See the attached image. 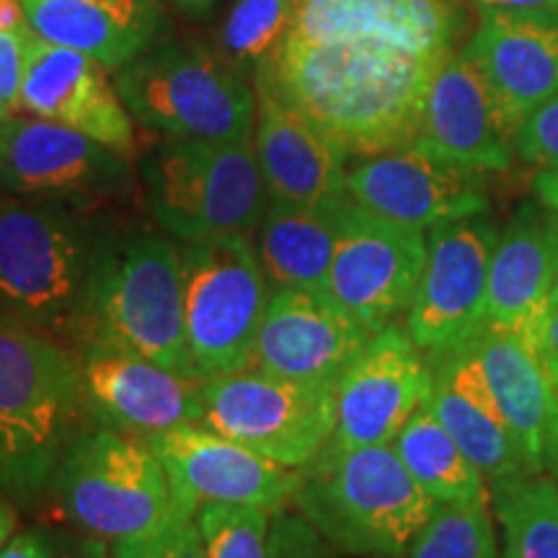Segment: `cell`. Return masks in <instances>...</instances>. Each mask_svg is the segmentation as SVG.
I'll return each mask as SVG.
<instances>
[{
    "instance_id": "1",
    "label": "cell",
    "mask_w": 558,
    "mask_h": 558,
    "mask_svg": "<svg viewBox=\"0 0 558 558\" xmlns=\"http://www.w3.org/2000/svg\"><path fill=\"white\" fill-rule=\"evenodd\" d=\"M439 65L442 60L383 41H305L288 34L254 73L256 90L303 114L347 158H369L416 143Z\"/></svg>"
},
{
    "instance_id": "2",
    "label": "cell",
    "mask_w": 558,
    "mask_h": 558,
    "mask_svg": "<svg viewBox=\"0 0 558 558\" xmlns=\"http://www.w3.org/2000/svg\"><path fill=\"white\" fill-rule=\"evenodd\" d=\"M109 226L88 207L0 199V320L83 347Z\"/></svg>"
},
{
    "instance_id": "3",
    "label": "cell",
    "mask_w": 558,
    "mask_h": 558,
    "mask_svg": "<svg viewBox=\"0 0 558 558\" xmlns=\"http://www.w3.org/2000/svg\"><path fill=\"white\" fill-rule=\"evenodd\" d=\"M86 409L81 360L62 341L0 320V492L32 507L52 484Z\"/></svg>"
},
{
    "instance_id": "4",
    "label": "cell",
    "mask_w": 558,
    "mask_h": 558,
    "mask_svg": "<svg viewBox=\"0 0 558 558\" xmlns=\"http://www.w3.org/2000/svg\"><path fill=\"white\" fill-rule=\"evenodd\" d=\"M292 505L347 556L407 558L437 501L416 484L390 445L329 442L305 465Z\"/></svg>"
},
{
    "instance_id": "5",
    "label": "cell",
    "mask_w": 558,
    "mask_h": 558,
    "mask_svg": "<svg viewBox=\"0 0 558 558\" xmlns=\"http://www.w3.org/2000/svg\"><path fill=\"white\" fill-rule=\"evenodd\" d=\"M88 339L114 341L192 378L184 344V264L177 239L111 222L90 288Z\"/></svg>"
},
{
    "instance_id": "6",
    "label": "cell",
    "mask_w": 558,
    "mask_h": 558,
    "mask_svg": "<svg viewBox=\"0 0 558 558\" xmlns=\"http://www.w3.org/2000/svg\"><path fill=\"white\" fill-rule=\"evenodd\" d=\"M140 179L153 218L181 243L251 233L269 205L254 140L166 137L143 158Z\"/></svg>"
},
{
    "instance_id": "7",
    "label": "cell",
    "mask_w": 558,
    "mask_h": 558,
    "mask_svg": "<svg viewBox=\"0 0 558 558\" xmlns=\"http://www.w3.org/2000/svg\"><path fill=\"white\" fill-rule=\"evenodd\" d=\"M117 90L140 124L179 140H251L256 96L233 60L205 45H163L117 70Z\"/></svg>"
},
{
    "instance_id": "8",
    "label": "cell",
    "mask_w": 558,
    "mask_h": 558,
    "mask_svg": "<svg viewBox=\"0 0 558 558\" xmlns=\"http://www.w3.org/2000/svg\"><path fill=\"white\" fill-rule=\"evenodd\" d=\"M50 488L73 525L107 543L153 533L181 512L156 452L111 427L70 439Z\"/></svg>"
},
{
    "instance_id": "9",
    "label": "cell",
    "mask_w": 558,
    "mask_h": 558,
    "mask_svg": "<svg viewBox=\"0 0 558 558\" xmlns=\"http://www.w3.org/2000/svg\"><path fill=\"white\" fill-rule=\"evenodd\" d=\"M184 344L194 380L209 383L251 367L271 284L251 233L181 246Z\"/></svg>"
},
{
    "instance_id": "10",
    "label": "cell",
    "mask_w": 558,
    "mask_h": 558,
    "mask_svg": "<svg viewBox=\"0 0 558 558\" xmlns=\"http://www.w3.org/2000/svg\"><path fill=\"white\" fill-rule=\"evenodd\" d=\"M199 424L300 471L337 432V383L292 380L259 367L239 369L205 383Z\"/></svg>"
},
{
    "instance_id": "11",
    "label": "cell",
    "mask_w": 558,
    "mask_h": 558,
    "mask_svg": "<svg viewBox=\"0 0 558 558\" xmlns=\"http://www.w3.org/2000/svg\"><path fill=\"white\" fill-rule=\"evenodd\" d=\"M0 186L21 199L96 207L128 197L135 173L122 153L39 117L0 122Z\"/></svg>"
},
{
    "instance_id": "12",
    "label": "cell",
    "mask_w": 558,
    "mask_h": 558,
    "mask_svg": "<svg viewBox=\"0 0 558 558\" xmlns=\"http://www.w3.org/2000/svg\"><path fill=\"white\" fill-rule=\"evenodd\" d=\"M497 239L486 213L429 228L427 264L403 326L429 362L469 347L486 329L488 264Z\"/></svg>"
},
{
    "instance_id": "13",
    "label": "cell",
    "mask_w": 558,
    "mask_h": 558,
    "mask_svg": "<svg viewBox=\"0 0 558 558\" xmlns=\"http://www.w3.org/2000/svg\"><path fill=\"white\" fill-rule=\"evenodd\" d=\"M427 264L424 230L401 226L347 199L339 220L329 295L378 333L409 313Z\"/></svg>"
},
{
    "instance_id": "14",
    "label": "cell",
    "mask_w": 558,
    "mask_h": 558,
    "mask_svg": "<svg viewBox=\"0 0 558 558\" xmlns=\"http://www.w3.org/2000/svg\"><path fill=\"white\" fill-rule=\"evenodd\" d=\"M169 473L181 512L202 505H251L267 512L295 499L303 471L284 469L205 424H179L145 439Z\"/></svg>"
},
{
    "instance_id": "15",
    "label": "cell",
    "mask_w": 558,
    "mask_h": 558,
    "mask_svg": "<svg viewBox=\"0 0 558 558\" xmlns=\"http://www.w3.org/2000/svg\"><path fill=\"white\" fill-rule=\"evenodd\" d=\"M86 411L124 435L148 439L179 424H199L205 383L153 362L107 339H88L78 352Z\"/></svg>"
},
{
    "instance_id": "16",
    "label": "cell",
    "mask_w": 558,
    "mask_h": 558,
    "mask_svg": "<svg viewBox=\"0 0 558 558\" xmlns=\"http://www.w3.org/2000/svg\"><path fill=\"white\" fill-rule=\"evenodd\" d=\"M432 365L399 324L380 329L337 383L339 448L390 445L432 393Z\"/></svg>"
},
{
    "instance_id": "17",
    "label": "cell",
    "mask_w": 558,
    "mask_h": 558,
    "mask_svg": "<svg viewBox=\"0 0 558 558\" xmlns=\"http://www.w3.org/2000/svg\"><path fill=\"white\" fill-rule=\"evenodd\" d=\"M347 194L369 213L418 230L488 213L484 171L416 143L360 160L347 171Z\"/></svg>"
},
{
    "instance_id": "18",
    "label": "cell",
    "mask_w": 558,
    "mask_h": 558,
    "mask_svg": "<svg viewBox=\"0 0 558 558\" xmlns=\"http://www.w3.org/2000/svg\"><path fill=\"white\" fill-rule=\"evenodd\" d=\"M373 337L329 292L271 290L251 367L292 380L339 383Z\"/></svg>"
},
{
    "instance_id": "19",
    "label": "cell",
    "mask_w": 558,
    "mask_h": 558,
    "mask_svg": "<svg viewBox=\"0 0 558 558\" xmlns=\"http://www.w3.org/2000/svg\"><path fill=\"white\" fill-rule=\"evenodd\" d=\"M558 284V215L543 202L520 205L488 264L486 326L541 352ZM541 357V354H538Z\"/></svg>"
},
{
    "instance_id": "20",
    "label": "cell",
    "mask_w": 558,
    "mask_h": 558,
    "mask_svg": "<svg viewBox=\"0 0 558 558\" xmlns=\"http://www.w3.org/2000/svg\"><path fill=\"white\" fill-rule=\"evenodd\" d=\"M469 24V0H298L290 37L369 39L445 60Z\"/></svg>"
},
{
    "instance_id": "21",
    "label": "cell",
    "mask_w": 558,
    "mask_h": 558,
    "mask_svg": "<svg viewBox=\"0 0 558 558\" xmlns=\"http://www.w3.org/2000/svg\"><path fill=\"white\" fill-rule=\"evenodd\" d=\"M416 145L484 173L512 166L514 130L463 47L432 75Z\"/></svg>"
},
{
    "instance_id": "22",
    "label": "cell",
    "mask_w": 558,
    "mask_h": 558,
    "mask_svg": "<svg viewBox=\"0 0 558 558\" xmlns=\"http://www.w3.org/2000/svg\"><path fill=\"white\" fill-rule=\"evenodd\" d=\"M21 109L39 120L65 124L128 156L135 143L130 111L114 90L107 68L70 47L52 45L37 32L26 45Z\"/></svg>"
},
{
    "instance_id": "23",
    "label": "cell",
    "mask_w": 558,
    "mask_h": 558,
    "mask_svg": "<svg viewBox=\"0 0 558 558\" xmlns=\"http://www.w3.org/2000/svg\"><path fill=\"white\" fill-rule=\"evenodd\" d=\"M463 52L494 90L514 135L558 94V13L478 9V26Z\"/></svg>"
},
{
    "instance_id": "24",
    "label": "cell",
    "mask_w": 558,
    "mask_h": 558,
    "mask_svg": "<svg viewBox=\"0 0 558 558\" xmlns=\"http://www.w3.org/2000/svg\"><path fill=\"white\" fill-rule=\"evenodd\" d=\"M254 130V150L269 202L326 205L349 197L344 153L267 90H256Z\"/></svg>"
},
{
    "instance_id": "25",
    "label": "cell",
    "mask_w": 558,
    "mask_h": 558,
    "mask_svg": "<svg viewBox=\"0 0 558 558\" xmlns=\"http://www.w3.org/2000/svg\"><path fill=\"white\" fill-rule=\"evenodd\" d=\"M429 365L435 380H432L427 407L450 432L460 450L471 458V463L488 481L514 476V473H535L530 471L525 452L488 388L473 341L458 352L432 360Z\"/></svg>"
},
{
    "instance_id": "26",
    "label": "cell",
    "mask_w": 558,
    "mask_h": 558,
    "mask_svg": "<svg viewBox=\"0 0 558 558\" xmlns=\"http://www.w3.org/2000/svg\"><path fill=\"white\" fill-rule=\"evenodd\" d=\"M41 39L122 70L150 50L163 26L156 0H21Z\"/></svg>"
},
{
    "instance_id": "27",
    "label": "cell",
    "mask_w": 558,
    "mask_h": 558,
    "mask_svg": "<svg viewBox=\"0 0 558 558\" xmlns=\"http://www.w3.org/2000/svg\"><path fill=\"white\" fill-rule=\"evenodd\" d=\"M473 349L509 429L525 452L530 471L543 473L554 432V383L538 352L492 326L473 339Z\"/></svg>"
},
{
    "instance_id": "28",
    "label": "cell",
    "mask_w": 558,
    "mask_h": 558,
    "mask_svg": "<svg viewBox=\"0 0 558 558\" xmlns=\"http://www.w3.org/2000/svg\"><path fill=\"white\" fill-rule=\"evenodd\" d=\"M347 199L326 205L269 202L259 222L256 251L271 290L329 292L339 220Z\"/></svg>"
},
{
    "instance_id": "29",
    "label": "cell",
    "mask_w": 558,
    "mask_h": 558,
    "mask_svg": "<svg viewBox=\"0 0 558 558\" xmlns=\"http://www.w3.org/2000/svg\"><path fill=\"white\" fill-rule=\"evenodd\" d=\"M390 448L396 450L416 484L435 501L492 499L484 473L460 450V445L439 424L427 403L409 418Z\"/></svg>"
},
{
    "instance_id": "30",
    "label": "cell",
    "mask_w": 558,
    "mask_h": 558,
    "mask_svg": "<svg viewBox=\"0 0 558 558\" xmlns=\"http://www.w3.org/2000/svg\"><path fill=\"white\" fill-rule=\"evenodd\" d=\"M505 558H558V484L543 473H514L492 486Z\"/></svg>"
},
{
    "instance_id": "31",
    "label": "cell",
    "mask_w": 558,
    "mask_h": 558,
    "mask_svg": "<svg viewBox=\"0 0 558 558\" xmlns=\"http://www.w3.org/2000/svg\"><path fill=\"white\" fill-rule=\"evenodd\" d=\"M492 499L437 501L407 558H497Z\"/></svg>"
},
{
    "instance_id": "32",
    "label": "cell",
    "mask_w": 558,
    "mask_h": 558,
    "mask_svg": "<svg viewBox=\"0 0 558 558\" xmlns=\"http://www.w3.org/2000/svg\"><path fill=\"white\" fill-rule=\"evenodd\" d=\"M298 0H235L220 34V52L241 70H256L288 37Z\"/></svg>"
},
{
    "instance_id": "33",
    "label": "cell",
    "mask_w": 558,
    "mask_h": 558,
    "mask_svg": "<svg viewBox=\"0 0 558 558\" xmlns=\"http://www.w3.org/2000/svg\"><path fill=\"white\" fill-rule=\"evenodd\" d=\"M197 525L207 558H269L271 512L251 505H202Z\"/></svg>"
},
{
    "instance_id": "34",
    "label": "cell",
    "mask_w": 558,
    "mask_h": 558,
    "mask_svg": "<svg viewBox=\"0 0 558 558\" xmlns=\"http://www.w3.org/2000/svg\"><path fill=\"white\" fill-rule=\"evenodd\" d=\"M114 558H207L194 514L179 512L153 533L111 543Z\"/></svg>"
},
{
    "instance_id": "35",
    "label": "cell",
    "mask_w": 558,
    "mask_h": 558,
    "mask_svg": "<svg viewBox=\"0 0 558 558\" xmlns=\"http://www.w3.org/2000/svg\"><path fill=\"white\" fill-rule=\"evenodd\" d=\"M269 558H347L298 509H277L269 520Z\"/></svg>"
},
{
    "instance_id": "36",
    "label": "cell",
    "mask_w": 558,
    "mask_h": 558,
    "mask_svg": "<svg viewBox=\"0 0 558 558\" xmlns=\"http://www.w3.org/2000/svg\"><path fill=\"white\" fill-rule=\"evenodd\" d=\"M514 153L527 163L558 169V94L535 109L514 135Z\"/></svg>"
},
{
    "instance_id": "37",
    "label": "cell",
    "mask_w": 558,
    "mask_h": 558,
    "mask_svg": "<svg viewBox=\"0 0 558 558\" xmlns=\"http://www.w3.org/2000/svg\"><path fill=\"white\" fill-rule=\"evenodd\" d=\"M34 34L32 26L0 32V122L21 109V86L26 70V45Z\"/></svg>"
},
{
    "instance_id": "38",
    "label": "cell",
    "mask_w": 558,
    "mask_h": 558,
    "mask_svg": "<svg viewBox=\"0 0 558 558\" xmlns=\"http://www.w3.org/2000/svg\"><path fill=\"white\" fill-rule=\"evenodd\" d=\"M0 558H60L58 543H54L52 533L45 527H32L24 533L13 535L0 550Z\"/></svg>"
},
{
    "instance_id": "39",
    "label": "cell",
    "mask_w": 558,
    "mask_h": 558,
    "mask_svg": "<svg viewBox=\"0 0 558 558\" xmlns=\"http://www.w3.org/2000/svg\"><path fill=\"white\" fill-rule=\"evenodd\" d=\"M541 362L546 367L550 383H558V300L554 303V308L548 313L546 320V331H543V341H541Z\"/></svg>"
},
{
    "instance_id": "40",
    "label": "cell",
    "mask_w": 558,
    "mask_h": 558,
    "mask_svg": "<svg viewBox=\"0 0 558 558\" xmlns=\"http://www.w3.org/2000/svg\"><path fill=\"white\" fill-rule=\"evenodd\" d=\"M478 9L512 13H558V0H476Z\"/></svg>"
},
{
    "instance_id": "41",
    "label": "cell",
    "mask_w": 558,
    "mask_h": 558,
    "mask_svg": "<svg viewBox=\"0 0 558 558\" xmlns=\"http://www.w3.org/2000/svg\"><path fill=\"white\" fill-rule=\"evenodd\" d=\"M533 190L538 202L558 215V169H543L533 181Z\"/></svg>"
},
{
    "instance_id": "42",
    "label": "cell",
    "mask_w": 558,
    "mask_h": 558,
    "mask_svg": "<svg viewBox=\"0 0 558 558\" xmlns=\"http://www.w3.org/2000/svg\"><path fill=\"white\" fill-rule=\"evenodd\" d=\"M29 26L21 0H0V32H13Z\"/></svg>"
},
{
    "instance_id": "43",
    "label": "cell",
    "mask_w": 558,
    "mask_h": 558,
    "mask_svg": "<svg viewBox=\"0 0 558 558\" xmlns=\"http://www.w3.org/2000/svg\"><path fill=\"white\" fill-rule=\"evenodd\" d=\"M75 558H114V556H111V546L107 541L88 535V538L81 543V548H78V554H75Z\"/></svg>"
},
{
    "instance_id": "44",
    "label": "cell",
    "mask_w": 558,
    "mask_h": 558,
    "mask_svg": "<svg viewBox=\"0 0 558 558\" xmlns=\"http://www.w3.org/2000/svg\"><path fill=\"white\" fill-rule=\"evenodd\" d=\"M13 530H16V512L0 501V550L13 538Z\"/></svg>"
},
{
    "instance_id": "45",
    "label": "cell",
    "mask_w": 558,
    "mask_h": 558,
    "mask_svg": "<svg viewBox=\"0 0 558 558\" xmlns=\"http://www.w3.org/2000/svg\"><path fill=\"white\" fill-rule=\"evenodd\" d=\"M173 3L186 13H207L215 5V0H173Z\"/></svg>"
},
{
    "instance_id": "46",
    "label": "cell",
    "mask_w": 558,
    "mask_h": 558,
    "mask_svg": "<svg viewBox=\"0 0 558 558\" xmlns=\"http://www.w3.org/2000/svg\"><path fill=\"white\" fill-rule=\"evenodd\" d=\"M558 448V383L554 386V432H550V442H548V452H546V460L550 452Z\"/></svg>"
},
{
    "instance_id": "47",
    "label": "cell",
    "mask_w": 558,
    "mask_h": 558,
    "mask_svg": "<svg viewBox=\"0 0 558 558\" xmlns=\"http://www.w3.org/2000/svg\"><path fill=\"white\" fill-rule=\"evenodd\" d=\"M546 469H550V473H554V478H556V484H558V448L548 456V460H546Z\"/></svg>"
},
{
    "instance_id": "48",
    "label": "cell",
    "mask_w": 558,
    "mask_h": 558,
    "mask_svg": "<svg viewBox=\"0 0 558 558\" xmlns=\"http://www.w3.org/2000/svg\"><path fill=\"white\" fill-rule=\"evenodd\" d=\"M558 300V284H556V292H554V303Z\"/></svg>"
}]
</instances>
